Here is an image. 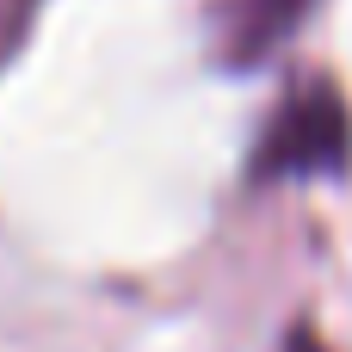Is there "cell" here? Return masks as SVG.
Returning a JSON list of instances; mask_svg holds the SVG:
<instances>
[{"label": "cell", "instance_id": "6da1fadb", "mask_svg": "<svg viewBox=\"0 0 352 352\" xmlns=\"http://www.w3.org/2000/svg\"><path fill=\"white\" fill-rule=\"evenodd\" d=\"M352 173V99L322 68H303L266 111L248 148V186H309Z\"/></svg>", "mask_w": 352, "mask_h": 352}, {"label": "cell", "instance_id": "7a4b0ae2", "mask_svg": "<svg viewBox=\"0 0 352 352\" xmlns=\"http://www.w3.org/2000/svg\"><path fill=\"white\" fill-rule=\"evenodd\" d=\"M322 6H328V0H217V6H210V50H217V68H229V74H260V68H272Z\"/></svg>", "mask_w": 352, "mask_h": 352}]
</instances>
